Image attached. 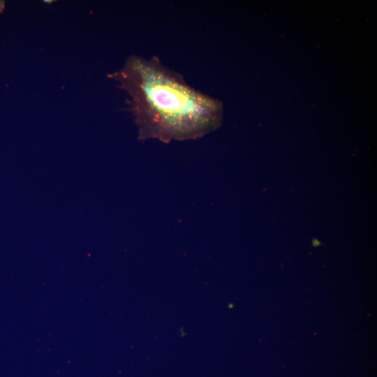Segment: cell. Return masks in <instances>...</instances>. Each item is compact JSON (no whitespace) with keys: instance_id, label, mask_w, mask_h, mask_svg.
<instances>
[{"instance_id":"6da1fadb","label":"cell","mask_w":377,"mask_h":377,"mask_svg":"<svg viewBox=\"0 0 377 377\" xmlns=\"http://www.w3.org/2000/svg\"><path fill=\"white\" fill-rule=\"evenodd\" d=\"M108 77L128 94L141 140H193L222 123V103L191 87L156 56L131 55Z\"/></svg>"},{"instance_id":"7a4b0ae2","label":"cell","mask_w":377,"mask_h":377,"mask_svg":"<svg viewBox=\"0 0 377 377\" xmlns=\"http://www.w3.org/2000/svg\"><path fill=\"white\" fill-rule=\"evenodd\" d=\"M4 3L2 1H0V13L2 11L3 8Z\"/></svg>"}]
</instances>
